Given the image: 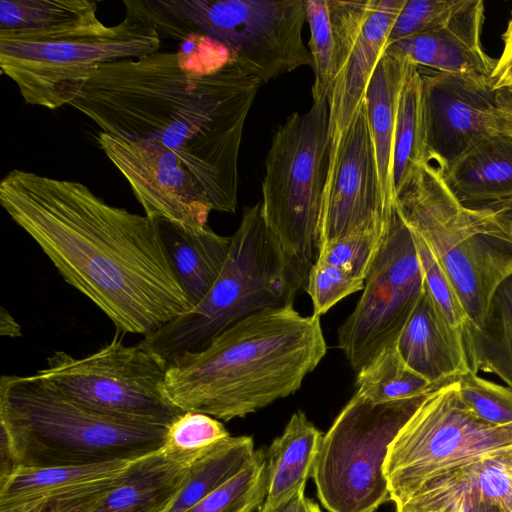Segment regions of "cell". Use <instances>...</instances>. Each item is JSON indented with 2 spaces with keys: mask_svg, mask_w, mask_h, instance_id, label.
I'll return each instance as SVG.
<instances>
[{
  "mask_svg": "<svg viewBox=\"0 0 512 512\" xmlns=\"http://www.w3.org/2000/svg\"><path fill=\"white\" fill-rule=\"evenodd\" d=\"M308 512H322L319 505L308 499Z\"/></svg>",
  "mask_w": 512,
  "mask_h": 512,
  "instance_id": "cell-46",
  "label": "cell"
},
{
  "mask_svg": "<svg viewBox=\"0 0 512 512\" xmlns=\"http://www.w3.org/2000/svg\"><path fill=\"white\" fill-rule=\"evenodd\" d=\"M261 85L233 62L214 75L191 76L176 52L157 51L100 65L69 105L104 133L172 150L213 211L234 213L244 124Z\"/></svg>",
  "mask_w": 512,
  "mask_h": 512,
  "instance_id": "cell-2",
  "label": "cell"
},
{
  "mask_svg": "<svg viewBox=\"0 0 512 512\" xmlns=\"http://www.w3.org/2000/svg\"><path fill=\"white\" fill-rule=\"evenodd\" d=\"M502 38L503 49L491 76L495 90L512 86V13Z\"/></svg>",
  "mask_w": 512,
  "mask_h": 512,
  "instance_id": "cell-41",
  "label": "cell"
},
{
  "mask_svg": "<svg viewBox=\"0 0 512 512\" xmlns=\"http://www.w3.org/2000/svg\"><path fill=\"white\" fill-rule=\"evenodd\" d=\"M471 512H499L496 507L486 503L476 505Z\"/></svg>",
  "mask_w": 512,
  "mask_h": 512,
  "instance_id": "cell-45",
  "label": "cell"
},
{
  "mask_svg": "<svg viewBox=\"0 0 512 512\" xmlns=\"http://www.w3.org/2000/svg\"><path fill=\"white\" fill-rule=\"evenodd\" d=\"M158 222L175 273L193 309L218 279L230 250L231 236H221L209 226L185 230L166 221Z\"/></svg>",
  "mask_w": 512,
  "mask_h": 512,
  "instance_id": "cell-26",
  "label": "cell"
},
{
  "mask_svg": "<svg viewBox=\"0 0 512 512\" xmlns=\"http://www.w3.org/2000/svg\"><path fill=\"white\" fill-rule=\"evenodd\" d=\"M442 385L429 382L411 369L395 343L357 372L356 393L375 403H385L426 395Z\"/></svg>",
  "mask_w": 512,
  "mask_h": 512,
  "instance_id": "cell-32",
  "label": "cell"
},
{
  "mask_svg": "<svg viewBox=\"0 0 512 512\" xmlns=\"http://www.w3.org/2000/svg\"><path fill=\"white\" fill-rule=\"evenodd\" d=\"M370 6L371 0H306L314 71L313 100L328 98L360 36Z\"/></svg>",
  "mask_w": 512,
  "mask_h": 512,
  "instance_id": "cell-21",
  "label": "cell"
},
{
  "mask_svg": "<svg viewBox=\"0 0 512 512\" xmlns=\"http://www.w3.org/2000/svg\"><path fill=\"white\" fill-rule=\"evenodd\" d=\"M496 96L504 121L505 134L512 137V86L497 90Z\"/></svg>",
  "mask_w": 512,
  "mask_h": 512,
  "instance_id": "cell-43",
  "label": "cell"
},
{
  "mask_svg": "<svg viewBox=\"0 0 512 512\" xmlns=\"http://www.w3.org/2000/svg\"><path fill=\"white\" fill-rule=\"evenodd\" d=\"M321 438V432L303 411L291 416L265 452L267 494L261 508L272 509L305 488L312 477Z\"/></svg>",
  "mask_w": 512,
  "mask_h": 512,
  "instance_id": "cell-27",
  "label": "cell"
},
{
  "mask_svg": "<svg viewBox=\"0 0 512 512\" xmlns=\"http://www.w3.org/2000/svg\"><path fill=\"white\" fill-rule=\"evenodd\" d=\"M256 451L250 436H229L209 447L190 464L182 487L163 512H187L245 469Z\"/></svg>",
  "mask_w": 512,
  "mask_h": 512,
  "instance_id": "cell-30",
  "label": "cell"
},
{
  "mask_svg": "<svg viewBox=\"0 0 512 512\" xmlns=\"http://www.w3.org/2000/svg\"><path fill=\"white\" fill-rule=\"evenodd\" d=\"M167 427L112 417L62 393L36 373L0 378V437L15 467L101 464L161 449Z\"/></svg>",
  "mask_w": 512,
  "mask_h": 512,
  "instance_id": "cell-4",
  "label": "cell"
},
{
  "mask_svg": "<svg viewBox=\"0 0 512 512\" xmlns=\"http://www.w3.org/2000/svg\"><path fill=\"white\" fill-rule=\"evenodd\" d=\"M133 460L80 466H17L0 478V512H38L53 500L121 473Z\"/></svg>",
  "mask_w": 512,
  "mask_h": 512,
  "instance_id": "cell-24",
  "label": "cell"
},
{
  "mask_svg": "<svg viewBox=\"0 0 512 512\" xmlns=\"http://www.w3.org/2000/svg\"><path fill=\"white\" fill-rule=\"evenodd\" d=\"M427 162L420 69L411 63L402 85L393 144V186L397 193Z\"/></svg>",
  "mask_w": 512,
  "mask_h": 512,
  "instance_id": "cell-31",
  "label": "cell"
},
{
  "mask_svg": "<svg viewBox=\"0 0 512 512\" xmlns=\"http://www.w3.org/2000/svg\"><path fill=\"white\" fill-rule=\"evenodd\" d=\"M326 351L318 316H302L293 305L266 309L172 363L164 391L184 412L243 418L298 391Z\"/></svg>",
  "mask_w": 512,
  "mask_h": 512,
  "instance_id": "cell-3",
  "label": "cell"
},
{
  "mask_svg": "<svg viewBox=\"0 0 512 512\" xmlns=\"http://www.w3.org/2000/svg\"><path fill=\"white\" fill-rule=\"evenodd\" d=\"M453 195L464 205L512 201V137H485L444 174Z\"/></svg>",
  "mask_w": 512,
  "mask_h": 512,
  "instance_id": "cell-25",
  "label": "cell"
},
{
  "mask_svg": "<svg viewBox=\"0 0 512 512\" xmlns=\"http://www.w3.org/2000/svg\"><path fill=\"white\" fill-rule=\"evenodd\" d=\"M463 3L464 0H406L392 26L387 46L444 24Z\"/></svg>",
  "mask_w": 512,
  "mask_h": 512,
  "instance_id": "cell-39",
  "label": "cell"
},
{
  "mask_svg": "<svg viewBox=\"0 0 512 512\" xmlns=\"http://www.w3.org/2000/svg\"><path fill=\"white\" fill-rule=\"evenodd\" d=\"M463 341L471 371L495 374L512 389V275L497 288L483 326L466 324Z\"/></svg>",
  "mask_w": 512,
  "mask_h": 512,
  "instance_id": "cell-29",
  "label": "cell"
},
{
  "mask_svg": "<svg viewBox=\"0 0 512 512\" xmlns=\"http://www.w3.org/2000/svg\"><path fill=\"white\" fill-rule=\"evenodd\" d=\"M194 460L163 447L139 457L90 512H163L182 487Z\"/></svg>",
  "mask_w": 512,
  "mask_h": 512,
  "instance_id": "cell-22",
  "label": "cell"
},
{
  "mask_svg": "<svg viewBox=\"0 0 512 512\" xmlns=\"http://www.w3.org/2000/svg\"><path fill=\"white\" fill-rule=\"evenodd\" d=\"M419 69L427 162L445 174L478 141L505 134L497 90L490 77Z\"/></svg>",
  "mask_w": 512,
  "mask_h": 512,
  "instance_id": "cell-14",
  "label": "cell"
},
{
  "mask_svg": "<svg viewBox=\"0 0 512 512\" xmlns=\"http://www.w3.org/2000/svg\"><path fill=\"white\" fill-rule=\"evenodd\" d=\"M413 235L427 291L449 324L463 333L468 318L451 281L428 245L418 235Z\"/></svg>",
  "mask_w": 512,
  "mask_h": 512,
  "instance_id": "cell-37",
  "label": "cell"
},
{
  "mask_svg": "<svg viewBox=\"0 0 512 512\" xmlns=\"http://www.w3.org/2000/svg\"><path fill=\"white\" fill-rule=\"evenodd\" d=\"M465 405L480 419L494 425L512 423V389L486 380L469 370L457 378Z\"/></svg>",
  "mask_w": 512,
  "mask_h": 512,
  "instance_id": "cell-36",
  "label": "cell"
},
{
  "mask_svg": "<svg viewBox=\"0 0 512 512\" xmlns=\"http://www.w3.org/2000/svg\"><path fill=\"white\" fill-rule=\"evenodd\" d=\"M365 280L344 269L316 261L312 266L305 290L313 304V315L320 317L343 298L364 289Z\"/></svg>",
  "mask_w": 512,
  "mask_h": 512,
  "instance_id": "cell-38",
  "label": "cell"
},
{
  "mask_svg": "<svg viewBox=\"0 0 512 512\" xmlns=\"http://www.w3.org/2000/svg\"><path fill=\"white\" fill-rule=\"evenodd\" d=\"M405 3L406 0H371L360 36L327 98L329 151L362 106L369 81Z\"/></svg>",
  "mask_w": 512,
  "mask_h": 512,
  "instance_id": "cell-19",
  "label": "cell"
},
{
  "mask_svg": "<svg viewBox=\"0 0 512 512\" xmlns=\"http://www.w3.org/2000/svg\"><path fill=\"white\" fill-rule=\"evenodd\" d=\"M98 144L130 185L145 215L185 230L208 226L213 206L182 160L161 143L124 140L104 132Z\"/></svg>",
  "mask_w": 512,
  "mask_h": 512,
  "instance_id": "cell-15",
  "label": "cell"
},
{
  "mask_svg": "<svg viewBox=\"0 0 512 512\" xmlns=\"http://www.w3.org/2000/svg\"><path fill=\"white\" fill-rule=\"evenodd\" d=\"M426 395L385 403L353 395L322 435L313 468L328 512H376L391 501L384 473L389 446Z\"/></svg>",
  "mask_w": 512,
  "mask_h": 512,
  "instance_id": "cell-11",
  "label": "cell"
},
{
  "mask_svg": "<svg viewBox=\"0 0 512 512\" xmlns=\"http://www.w3.org/2000/svg\"><path fill=\"white\" fill-rule=\"evenodd\" d=\"M300 285L266 223L263 206H246L224 267L206 297L138 343L167 369L204 349L228 327L266 309L293 305Z\"/></svg>",
  "mask_w": 512,
  "mask_h": 512,
  "instance_id": "cell-6",
  "label": "cell"
},
{
  "mask_svg": "<svg viewBox=\"0 0 512 512\" xmlns=\"http://www.w3.org/2000/svg\"><path fill=\"white\" fill-rule=\"evenodd\" d=\"M480 503L512 512V452L443 474L395 505L397 512H471Z\"/></svg>",
  "mask_w": 512,
  "mask_h": 512,
  "instance_id": "cell-18",
  "label": "cell"
},
{
  "mask_svg": "<svg viewBox=\"0 0 512 512\" xmlns=\"http://www.w3.org/2000/svg\"><path fill=\"white\" fill-rule=\"evenodd\" d=\"M396 347L404 362L433 384H444L470 370L463 333L449 324L426 287Z\"/></svg>",
  "mask_w": 512,
  "mask_h": 512,
  "instance_id": "cell-20",
  "label": "cell"
},
{
  "mask_svg": "<svg viewBox=\"0 0 512 512\" xmlns=\"http://www.w3.org/2000/svg\"><path fill=\"white\" fill-rule=\"evenodd\" d=\"M424 287L414 235L394 206L363 293L338 328V346L354 371L396 343Z\"/></svg>",
  "mask_w": 512,
  "mask_h": 512,
  "instance_id": "cell-13",
  "label": "cell"
},
{
  "mask_svg": "<svg viewBox=\"0 0 512 512\" xmlns=\"http://www.w3.org/2000/svg\"><path fill=\"white\" fill-rule=\"evenodd\" d=\"M90 0H1L0 37L47 38L102 26Z\"/></svg>",
  "mask_w": 512,
  "mask_h": 512,
  "instance_id": "cell-28",
  "label": "cell"
},
{
  "mask_svg": "<svg viewBox=\"0 0 512 512\" xmlns=\"http://www.w3.org/2000/svg\"><path fill=\"white\" fill-rule=\"evenodd\" d=\"M395 512H397V511H395Z\"/></svg>",
  "mask_w": 512,
  "mask_h": 512,
  "instance_id": "cell-47",
  "label": "cell"
},
{
  "mask_svg": "<svg viewBox=\"0 0 512 512\" xmlns=\"http://www.w3.org/2000/svg\"><path fill=\"white\" fill-rule=\"evenodd\" d=\"M179 68L195 77L211 76L233 62L230 49L221 41L203 34L191 33L176 51Z\"/></svg>",
  "mask_w": 512,
  "mask_h": 512,
  "instance_id": "cell-40",
  "label": "cell"
},
{
  "mask_svg": "<svg viewBox=\"0 0 512 512\" xmlns=\"http://www.w3.org/2000/svg\"><path fill=\"white\" fill-rule=\"evenodd\" d=\"M0 334L7 337L21 336V327L4 307L0 309Z\"/></svg>",
  "mask_w": 512,
  "mask_h": 512,
  "instance_id": "cell-44",
  "label": "cell"
},
{
  "mask_svg": "<svg viewBox=\"0 0 512 512\" xmlns=\"http://www.w3.org/2000/svg\"><path fill=\"white\" fill-rule=\"evenodd\" d=\"M387 222L388 219L382 225L365 228L325 243L319 247L316 261L340 267L350 274L366 280L382 243Z\"/></svg>",
  "mask_w": 512,
  "mask_h": 512,
  "instance_id": "cell-34",
  "label": "cell"
},
{
  "mask_svg": "<svg viewBox=\"0 0 512 512\" xmlns=\"http://www.w3.org/2000/svg\"><path fill=\"white\" fill-rule=\"evenodd\" d=\"M484 12L483 1L464 0L461 8L444 24L387 47L397 50L419 67L491 78L497 60L484 51L481 43Z\"/></svg>",
  "mask_w": 512,
  "mask_h": 512,
  "instance_id": "cell-17",
  "label": "cell"
},
{
  "mask_svg": "<svg viewBox=\"0 0 512 512\" xmlns=\"http://www.w3.org/2000/svg\"><path fill=\"white\" fill-rule=\"evenodd\" d=\"M328 103L315 99L273 134L265 160L262 206L290 272L305 288L319 251V214L328 170Z\"/></svg>",
  "mask_w": 512,
  "mask_h": 512,
  "instance_id": "cell-8",
  "label": "cell"
},
{
  "mask_svg": "<svg viewBox=\"0 0 512 512\" xmlns=\"http://www.w3.org/2000/svg\"><path fill=\"white\" fill-rule=\"evenodd\" d=\"M266 494V455L257 450L245 469L187 512H255L263 505Z\"/></svg>",
  "mask_w": 512,
  "mask_h": 512,
  "instance_id": "cell-33",
  "label": "cell"
},
{
  "mask_svg": "<svg viewBox=\"0 0 512 512\" xmlns=\"http://www.w3.org/2000/svg\"><path fill=\"white\" fill-rule=\"evenodd\" d=\"M512 452V423L478 418L462 401L457 379L429 392L389 446L384 473L397 505L433 479Z\"/></svg>",
  "mask_w": 512,
  "mask_h": 512,
  "instance_id": "cell-9",
  "label": "cell"
},
{
  "mask_svg": "<svg viewBox=\"0 0 512 512\" xmlns=\"http://www.w3.org/2000/svg\"><path fill=\"white\" fill-rule=\"evenodd\" d=\"M303 489L296 491L290 498L272 509L260 508L257 512H308V499Z\"/></svg>",
  "mask_w": 512,
  "mask_h": 512,
  "instance_id": "cell-42",
  "label": "cell"
},
{
  "mask_svg": "<svg viewBox=\"0 0 512 512\" xmlns=\"http://www.w3.org/2000/svg\"><path fill=\"white\" fill-rule=\"evenodd\" d=\"M0 203L117 332L147 336L191 310L157 220L110 205L81 182L22 169L0 181Z\"/></svg>",
  "mask_w": 512,
  "mask_h": 512,
  "instance_id": "cell-1",
  "label": "cell"
},
{
  "mask_svg": "<svg viewBox=\"0 0 512 512\" xmlns=\"http://www.w3.org/2000/svg\"><path fill=\"white\" fill-rule=\"evenodd\" d=\"M126 13L180 42L203 33L224 43L233 63L262 84L312 67L303 42L306 0H126Z\"/></svg>",
  "mask_w": 512,
  "mask_h": 512,
  "instance_id": "cell-7",
  "label": "cell"
},
{
  "mask_svg": "<svg viewBox=\"0 0 512 512\" xmlns=\"http://www.w3.org/2000/svg\"><path fill=\"white\" fill-rule=\"evenodd\" d=\"M230 434L216 418L195 411H185L168 427L163 448L171 453L196 459L206 449Z\"/></svg>",
  "mask_w": 512,
  "mask_h": 512,
  "instance_id": "cell-35",
  "label": "cell"
},
{
  "mask_svg": "<svg viewBox=\"0 0 512 512\" xmlns=\"http://www.w3.org/2000/svg\"><path fill=\"white\" fill-rule=\"evenodd\" d=\"M164 366L137 345H125L119 332L98 351L75 358L54 352L36 374L53 387L112 417L168 427L184 411L164 391Z\"/></svg>",
  "mask_w": 512,
  "mask_h": 512,
  "instance_id": "cell-12",
  "label": "cell"
},
{
  "mask_svg": "<svg viewBox=\"0 0 512 512\" xmlns=\"http://www.w3.org/2000/svg\"><path fill=\"white\" fill-rule=\"evenodd\" d=\"M411 63L403 54L387 47L373 72L364 96L381 195L389 213L395 206L393 144L398 101Z\"/></svg>",
  "mask_w": 512,
  "mask_h": 512,
  "instance_id": "cell-23",
  "label": "cell"
},
{
  "mask_svg": "<svg viewBox=\"0 0 512 512\" xmlns=\"http://www.w3.org/2000/svg\"><path fill=\"white\" fill-rule=\"evenodd\" d=\"M157 28L126 13L113 26L47 38L0 37V67L31 105H69L100 65L159 51Z\"/></svg>",
  "mask_w": 512,
  "mask_h": 512,
  "instance_id": "cell-10",
  "label": "cell"
},
{
  "mask_svg": "<svg viewBox=\"0 0 512 512\" xmlns=\"http://www.w3.org/2000/svg\"><path fill=\"white\" fill-rule=\"evenodd\" d=\"M391 212H387L382 199L363 101L329 151L318 223L319 247L359 230L382 225Z\"/></svg>",
  "mask_w": 512,
  "mask_h": 512,
  "instance_id": "cell-16",
  "label": "cell"
},
{
  "mask_svg": "<svg viewBox=\"0 0 512 512\" xmlns=\"http://www.w3.org/2000/svg\"><path fill=\"white\" fill-rule=\"evenodd\" d=\"M395 208L445 271L468 322L482 327L497 288L512 275V201L464 205L426 162L397 193Z\"/></svg>",
  "mask_w": 512,
  "mask_h": 512,
  "instance_id": "cell-5",
  "label": "cell"
}]
</instances>
